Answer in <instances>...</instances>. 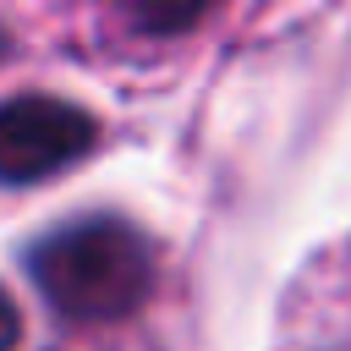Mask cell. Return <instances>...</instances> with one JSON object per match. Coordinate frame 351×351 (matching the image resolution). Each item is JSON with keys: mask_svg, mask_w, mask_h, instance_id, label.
Returning a JSON list of instances; mask_svg holds the SVG:
<instances>
[{"mask_svg": "<svg viewBox=\"0 0 351 351\" xmlns=\"http://www.w3.org/2000/svg\"><path fill=\"white\" fill-rule=\"evenodd\" d=\"M99 5H110L137 33H186L214 0H99Z\"/></svg>", "mask_w": 351, "mask_h": 351, "instance_id": "obj_3", "label": "cell"}, {"mask_svg": "<svg viewBox=\"0 0 351 351\" xmlns=\"http://www.w3.org/2000/svg\"><path fill=\"white\" fill-rule=\"evenodd\" d=\"M16 340H22V313H16L11 291L0 285V351H16Z\"/></svg>", "mask_w": 351, "mask_h": 351, "instance_id": "obj_4", "label": "cell"}, {"mask_svg": "<svg viewBox=\"0 0 351 351\" xmlns=\"http://www.w3.org/2000/svg\"><path fill=\"white\" fill-rule=\"evenodd\" d=\"M27 274L44 302L71 324L132 318L154 291V252L137 225L115 214H88L44 230L27 247Z\"/></svg>", "mask_w": 351, "mask_h": 351, "instance_id": "obj_1", "label": "cell"}, {"mask_svg": "<svg viewBox=\"0 0 351 351\" xmlns=\"http://www.w3.org/2000/svg\"><path fill=\"white\" fill-rule=\"evenodd\" d=\"M99 137V121L55 93H16L0 104V181L27 186L77 165Z\"/></svg>", "mask_w": 351, "mask_h": 351, "instance_id": "obj_2", "label": "cell"}]
</instances>
